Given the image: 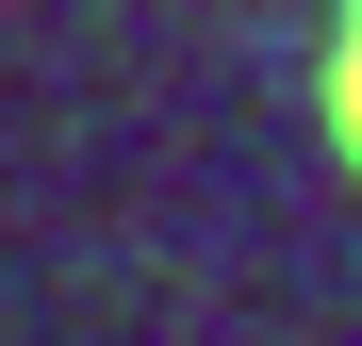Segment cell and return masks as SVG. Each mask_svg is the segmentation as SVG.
<instances>
[{
    "label": "cell",
    "instance_id": "1",
    "mask_svg": "<svg viewBox=\"0 0 362 346\" xmlns=\"http://www.w3.org/2000/svg\"><path fill=\"white\" fill-rule=\"evenodd\" d=\"M313 115H329V165L362 182V0L329 17V67H313Z\"/></svg>",
    "mask_w": 362,
    "mask_h": 346
}]
</instances>
